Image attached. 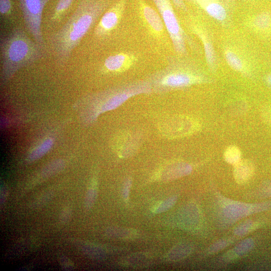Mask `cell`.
Returning a JSON list of instances; mask_svg holds the SVG:
<instances>
[{"label": "cell", "mask_w": 271, "mask_h": 271, "mask_svg": "<svg viewBox=\"0 0 271 271\" xmlns=\"http://www.w3.org/2000/svg\"><path fill=\"white\" fill-rule=\"evenodd\" d=\"M109 0H80L66 22L50 37V44L59 62L64 63L103 13Z\"/></svg>", "instance_id": "cell-1"}, {"label": "cell", "mask_w": 271, "mask_h": 271, "mask_svg": "<svg viewBox=\"0 0 271 271\" xmlns=\"http://www.w3.org/2000/svg\"><path fill=\"white\" fill-rule=\"evenodd\" d=\"M44 48L31 39L20 26H16L0 39L1 74L7 82L21 68L43 56Z\"/></svg>", "instance_id": "cell-2"}, {"label": "cell", "mask_w": 271, "mask_h": 271, "mask_svg": "<svg viewBox=\"0 0 271 271\" xmlns=\"http://www.w3.org/2000/svg\"><path fill=\"white\" fill-rule=\"evenodd\" d=\"M167 65L150 78L152 88L158 92L187 87L205 81V77L192 61L183 57L167 58Z\"/></svg>", "instance_id": "cell-3"}, {"label": "cell", "mask_w": 271, "mask_h": 271, "mask_svg": "<svg viewBox=\"0 0 271 271\" xmlns=\"http://www.w3.org/2000/svg\"><path fill=\"white\" fill-rule=\"evenodd\" d=\"M156 5L172 41L175 51L184 56L187 53L186 44L192 42L182 28L171 0H152Z\"/></svg>", "instance_id": "cell-4"}, {"label": "cell", "mask_w": 271, "mask_h": 271, "mask_svg": "<svg viewBox=\"0 0 271 271\" xmlns=\"http://www.w3.org/2000/svg\"><path fill=\"white\" fill-rule=\"evenodd\" d=\"M51 0H19L24 23L33 40L44 49L41 29L42 15L47 4Z\"/></svg>", "instance_id": "cell-5"}, {"label": "cell", "mask_w": 271, "mask_h": 271, "mask_svg": "<svg viewBox=\"0 0 271 271\" xmlns=\"http://www.w3.org/2000/svg\"><path fill=\"white\" fill-rule=\"evenodd\" d=\"M126 3V0H118L103 13L94 29L96 37H105L116 28L123 16Z\"/></svg>", "instance_id": "cell-6"}, {"label": "cell", "mask_w": 271, "mask_h": 271, "mask_svg": "<svg viewBox=\"0 0 271 271\" xmlns=\"http://www.w3.org/2000/svg\"><path fill=\"white\" fill-rule=\"evenodd\" d=\"M204 11L211 18L224 22L228 17V10L225 0H184Z\"/></svg>", "instance_id": "cell-7"}, {"label": "cell", "mask_w": 271, "mask_h": 271, "mask_svg": "<svg viewBox=\"0 0 271 271\" xmlns=\"http://www.w3.org/2000/svg\"><path fill=\"white\" fill-rule=\"evenodd\" d=\"M137 56L130 52H119L107 57L103 62V68L110 72H124L137 63Z\"/></svg>", "instance_id": "cell-8"}, {"label": "cell", "mask_w": 271, "mask_h": 271, "mask_svg": "<svg viewBox=\"0 0 271 271\" xmlns=\"http://www.w3.org/2000/svg\"><path fill=\"white\" fill-rule=\"evenodd\" d=\"M190 28L192 32L197 36L202 42L206 63L208 67L212 71L215 70L217 63V57L211 40L198 25L192 24Z\"/></svg>", "instance_id": "cell-9"}, {"label": "cell", "mask_w": 271, "mask_h": 271, "mask_svg": "<svg viewBox=\"0 0 271 271\" xmlns=\"http://www.w3.org/2000/svg\"><path fill=\"white\" fill-rule=\"evenodd\" d=\"M167 129L168 133L171 131L172 136H180L191 132L194 130L195 125L194 122L188 118L177 117L168 121L164 125Z\"/></svg>", "instance_id": "cell-10"}, {"label": "cell", "mask_w": 271, "mask_h": 271, "mask_svg": "<svg viewBox=\"0 0 271 271\" xmlns=\"http://www.w3.org/2000/svg\"><path fill=\"white\" fill-rule=\"evenodd\" d=\"M192 171L190 165L184 163L171 164L165 168L161 172L160 177L162 180H170L189 174Z\"/></svg>", "instance_id": "cell-11"}, {"label": "cell", "mask_w": 271, "mask_h": 271, "mask_svg": "<svg viewBox=\"0 0 271 271\" xmlns=\"http://www.w3.org/2000/svg\"><path fill=\"white\" fill-rule=\"evenodd\" d=\"M253 172V165L249 160H240L234 165L233 176L238 184L247 182L252 176Z\"/></svg>", "instance_id": "cell-12"}, {"label": "cell", "mask_w": 271, "mask_h": 271, "mask_svg": "<svg viewBox=\"0 0 271 271\" xmlns=\"http://www.w3.org/2000/svg\"><path fill=\"white\" fill-rule=\"evenodd\" d=\"M143 12L147 22L154 30L162 31L164 24L160 14L148 6L144 7Z\"/></svg>", "instance_id": "cell-13"}, {"label": "cell", "mask_w": 271, "mask_h": 271, "mask_svg": "<svg viewBox=\"0 0 271 271\" xmlns=\"http://www.w3.org/2000/svg\"><path fill=\"white\" fill-rule=\"evenodd\" d=\"M191 251V248L187 244H180L173 247L167 253L166 257L172 261L179 260L187 256Z\"/></svg>", "instance_id": "cell-14"}, {"label": "cell", "mask_w": 271, "mask_h": 271, "mask_svg": "<svg viewBox=\"0 0 271 271\" xmlns=\"http://www.w3.org/2000/svg\"><path fill=\"white\" fill-rule=\"evenodd\" d=\"M74 0H59L51 16L53 22L58 21L72 5Z\"/></svg>", "instance_id": "cell-15"}, {"label": "cell", "mask_w": 271, "mask_h": 271, "mask_svg": "<svg viewBox=\"0 0 271 271\" xmlns=\"http://www.w3.org/2000/svg\"><path fill=\"white\" fill-rule=\"evenodd\" d=\"M225 58L228 65L236 71L243 69V64L240 58L233 51L228 50L225 52Z\"/></svg>", "instance_id": "cell-16"}, {"label": "cell", "mask_w": 271, "mask_h": 271, "mask_svg": "<svg viewBox=\"0 0 271 271\" xmlns=\"http://www.w3.org/2000/svg\"><path fill=\"white\" fill-rule=\"evenodd\" d=\"M253 24L259 30L268 29L271 27V14L266 12L258 14L253 19Z\"/></svg>", "instance_id": "cell-17"}, {"label": "cell", "mask_w": 271, "mask_h": 271, "mask_svg": "<svg viewBox=\"0 0 271 271\" xmlns=\"http://www.w3.org/2000/svg\"><path fill=\"white\" fill-rule=\"evenodd\" d=\"M53 143V142L51 139L46 140L30 154L29 156V160L34 161L41 158L50 149Z\"/></svg>", "instance_id": "cell-18"}, {"label": "cell", "mask_w": 271, "mask_h": 271, "mask_svg": "<svg viewBox=\"0 0 271 271\" xmlns=\"http://www.w3.org/2000/svg\"><path fill=\"white\" fill-rule=\"evenodd\" d=\"M224 160L229 164L235 165L241 160V152L235 146H230L224 153Z\"/></svg>", "instance_id": "cell-19"}, {"label": "cell", "mask_w": 271, "mask_h": 271, "mask_svg": "<svg viewBox=\"0 0 271 271\" xmlns=\"http://www.w3.org/2000/svg\"><path fill=\"white\" fill-rule=\"evenodd\" d=\"M13 13V0H0V14L3 19L10 18Z\"/></svg>", "instance_id": "cell-20"}, {"label": "cell", "mask_w": 271, "mask_h": 271, "mask_svg": "<svg viewBox=\"0 0 271 271\" xmlns=\"http://www.w3.org/2000/svg\"><path fill=\"white\" fill-rule=\"evenodd\" d=\"M176 198L175 197H170L157 205L154 208L153 211L156 213H162L170 208L175 203Z\"/></svg>", "instance_id": "cell-21"}, {"label": "cell", "mask_w": 271, "mask_h": 271, "mask_svg": "<svg viewBox=\"0 0 271 271\" xmlns=\"http://www.w3.org/2000/svg\"><path fill=\"white\" fill-rule=\"evenodd\" d=\"M134 232L132 230L125 228H111L108 233L112 236L120 238H127L130 237Z\"/></svg>", "instance_id": "cell-22"}, {"label": "cell", "mask_w": 271, "mask_h": 271, "mask_svg": "<svg viewBox=\"0 0 271 271\" xmlns=\"http://www.w3.org/2000/svg\"><path fill=\"white\" fill-rule=\"evenodd\" d=\"M64 165L62 161H56L48 165L43 170V174L45 176H49L59 171L61 169Z\"/></svg>", "instance_id": "cell-23"}, {"label": "cell", "mask_w": 271, "mask_h": 271, "mask_svg": "<svg viewBox=\"0 0 271 271\" xmlns=\"http://www.w3.org/2000/svg\"><path fill=\"white\" fill-rule=\"evenodd\" d=\"M97 196V192L94 189H89L86 194L85 206L87 209L91 208L94 204Z\"/></svg>", "instance_id": "cell-24"}, {"label": "cell", "mask_w": 271, "mask_h": 271, "mask_svg": "<svg viewBox=\"0 0 271 271\" xmlns=\"http://www.w3.org/2000/svg\"><path fill=\"white\" fill-rule=\"evenodd\" d=\"M131 185V179L127 178L124 183L122 190V197L125 201H128Z\"/></svg>", "instance_id": "cell-25"}, {"label": "cell", "mask_w": 271, "mask_h": 271, "mask_svg": "<svg viewBox=\"0 0 271 271\" xmlns=\"http://www.w3.org/2000/svg\"><path fill=\"white\" fill-rule=\"evenodd\" d=\"M174 6L178 9L187 12L188 9L184 0H172Z\"/></svg>", "instance_id": "cell-26"}, {"label": "cell", "mask_w": 271, "mask_h": 271, "mask_svg": "<svg viewBox=\"0 0 271 271\" xmlns=\"http://www.w3.org/2000/svg\"><path fill=\"white\" fill-rule=\"evenodd\" d=\"M69 211L67 210H65L64 213H63L62 215V220L63 221H66L69 216Z\"/></svg>", "instance_id": "cell-27"}, {"label": "cell", "mask_w": 271, "mask_h": 271, "mask_svg": "<svg viewBox=\"0 0 271 271\" xmlns=\"http://www.w3.org/2000/svg\"><path fill=\"white\" fill-rule=\"evenodd\" d=\"M265 81L267 84L271 87V73L268 74L265 77Z\"/></svg>", "instance_id": "cell-28"}, {"label": "cell", "mask_w": 271, "mask_h": 271, "mask_svg": "<svg viewBox=\"0 0 271 271\" xmlns=\"http://www.w3.org/2000/svg\"><path fill=\"white\" fill-rule=\"evenodd\" d=\"M225 1H226L227 2H231V1H233V0H225Z\"/></svg>", "instance_id": "cell-29"}]
</instances>
